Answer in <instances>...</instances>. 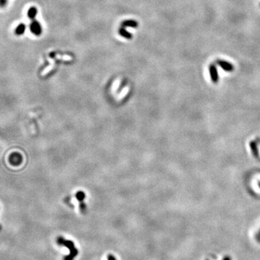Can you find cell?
<instances>
[{"instance_id":"6da1fadb","label":"cell","mask_w":260,"mask_h":260,"mask_svg":"<svg viewBox=\"0 0 260 260\" xmlns=\"http://www.w3.org/2000/svg\"><path fill=\"white\" fill-rule=\"evenodd\" d=\"M56 243L59 246H64L67 247L69 251V255L64 257V260H73L78 254V250L75 246V244L72 241L66 240L62 236H59L57 238Z\"/></svg>"},{"instance_id":"7a4b0ae2","label":"cell","mask_w":260,"mask_h":260,"mask_svg":"<svg viewBox=\"0 0 260 260\" xmlns=\"http://www.w3.org/2000/svg\"><path fill=\"white\" fill-rule=\"evenodd\" d=\"M216 63L218 64V65H219L224 71L225 72H233L234 69V67L232 64H231L230 62L226 61H224V60H221L218 59L217 60Z\"/></svg>"},{"instance_id":"3957f363","label":"cell","mask_w":260,"mask_h":260,"mask_svg":"<svg viewBox=\"0 0 260 260\" xmlns=\"http://www.w3.org/2000/svg\"><path fill=\"white\" fill-rule=\"evenodd\" d=\"M210 78L212 79V81L214 83H217L219 80L218 77V72L217 70V67L215 64H211L210 66Z\"/></svg>"},{"instance_id":"277c9868","label":"cell","mask_w":260,"mask_h":260,"mask_svg":"<svg viewBox=\"0 0 260 260\" xmlns=\"http://www.w3.org/2000/svg\"><path fill=\"white\" fill-rule=\"evenodd\" d=\"M107 259H108V260H116V257L114 255H112V254H108Z\"/></svg>"},{"instance_id":"5b68a950","label":"cell","mask_w":260,"mask_h":260,"mask_svg":"<svg viewBox=\"0 0 260 260\" xmlns=\"http://www.w3.org/2000/svg\"><path fill=\"white\" fill-rule=\"evenodd\" d=\"M223 260H231V259L229 257H225Z\"/></svg>"},{"instance_id":"8992f818","label":"cell","mask_w":260,"mask_h":260,"mask_svg":"<svg viewBox=\"0 0 260 260\" xmlns=\"http://www.w3.org/2000/svg\"><path fill=\"white\" fill-rule=\"evenodd\" d=\"M259 238H260V233H259Z\"/></svg>"},{"instance_id":"52a82bcc","label":"cell","mask_w":260,"mask_h":260,"mask_svg":"<svg viewBox=\"0 0 260 260\" xmlns=\"http://www.w3.org/2000/svg\"><path fill=\"white\" fill-rule=\"evenodd\" d=\"M206 260H208V259H206Z\"/></svg>"}]
</instances>
